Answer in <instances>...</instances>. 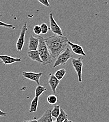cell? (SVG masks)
<instances>
[{
  "label": "cell",
  "instance_id": "52a82bcc",
  "mask_svg": "<svg viewBox=\"0 0 109 122\" xmlns=\"http://www.w3.org/2000/svg\"><path fill=\"white\" fill-rule=\"evenodd\" d=\"M42 74V72L35 73L33 72H22V75L25 78L28 79L36 82L38 85H40V79Z\"/></svg>",
  "mask_w": 109,
  "mask_h": 122
},
{
  "label": "cell",
  "instance_id": "9a60e30c",
  "mask_svg": "<svg viewBox=\"0 0 109 122\" xmlns=\"http://www.w3.org/2000/svg\"><path fill=\"white\" fill-rule=\"evenodd\" d=\"M67 118H68L67 114L65 112V111L63 108H61L60 109V112L58 117L54 121L57 122H64V120Z\"/></svg>",
  "mask_w": 109,
  "mask_h": 122
},
{
  "label": "cell",
  "instance_id": "277c9868",
  "mask_svg": "<svg viewBox=\"0 0 109 122\" xmlns=\"http://www.w3.org/2000/svg\"><path fill=\"white\" fill-rule=\"evenodd\" d=\"M83 59L82 57L78 58H72V64L73 67L75 71L77 73L79 82H82V71L83 68Z\"/></svg>",
  "mask_w": 109,
  "mask_h": 122
},
{
  "label": "cell",
  "instance_id": "ffe728a7",
  "mask_svg": "<svg viewBox=\"0 0 109 122\" xmlns=\"http://www.w3.org/2000/svg\"><path fill=\"white\" fill-rule=\"evenodd\" d=\"M41 28L42 29V34H46L49 31V28L47 25V24L43 23H42L41 25Z\"/></svg>",
  "mask_w": 109,
  "mask_h": 122
},
{
  "label": "cell",
  "instance_id": "2e32d148",
  "mask_svg": "<svg viewBox=\"0 0 109 122\" xmlns=\"http://www.w3.org/2000/svg\"><path fill=\"white\" fill-rule=\"evenodd\" d=\"M60 112V105H55L51 109V115L53 117L55 118L56 119L58 117Z\"/></svg>",
  "mask_w": 109,
  "mask_h": 122
},
{
  "label": "cell",
  "instance_id": "3957f363",
  "mask_svg": "<svg viewBox=\"0 0 109 122\" xmlns=\"http://www.w3.org/2000/svg\"><path fill=\"white\" fill-rule=\"evenodd\" d=\"M73 57V55L71 50L67 47L57 57V59L54 62L53 67L56 68L59 65H65L70 59Z\"/></svg>",
  "mask_w": 109,
  "mask_h": 122
},
{
  "label": "cell",
  "instance_id": "ac0fdd59",
  "mask_svg": "<svg viewBox=\"0 0 109 122\" xmlns=\"http://www.w3.org/2000/svg\"><path fill=\"white\" fill-rule=\"evenodd\" d=\"M66 73V71L64 69H61L57 71L54 75L60 81H61L64 77Z\"/></svg>",
  "mask_w": 109,
  "mask_h": 122
},
{
  "label": "cell",
  "instance_id": "d6986e66",
  "mask_svg": "<svg viewBox=\"0 0 109 122\" xmlns=\"http://www.w3.org/2000/svg\"><path fill=\"white\" fill-rule=\"evenodd\" d=\"M47 101L49 104L55 105L57 103L58 101V98L55 95L51 94L47 97Z\"/></svg>",
  "mask_w": 109,
  "mask_h": 122
},
{
  "label": "cell",
  "instance_id": "8992f818",
  "mask_svg": "<svg viewBox=\"0 0 109 122\" xmlns=\"http://www.w3.org/2000/svg\"><path fill=\"white\" fill-rule=\"evenodd\" d=\"M49 19L50 29L51 30L52 32L56 35H63L62 30L54 18L52 13H50L49 15Z\"/></svg>",
  "mask_w": 109,
  "mask_h": 122
},
{
  "label": "cell",
  "instance_id": "603a6c76",
  "mask_svg": "<svg viewBox=\"0 0 109 122\" xmlns=\"http://www.w3.org/2000/svg\"><path fill=\"white\" fill-rule=\"evenodd\" d=\"M38 2L42 4L43 6H45L46 7H49L50 6V4L48 0H37Z\"/></svg>",
  "mask_w": 109,
  "mask_h": 122
},
{
  "label": "cell",
  "instance_id": "6da1fadb",
  "mask_svg": "<svg viewBox=\"0 0 109 122\" xmlns=\"http://www.w3.org/2000/svg\"><path fill=\"white\" fill-rule=\"evenodd\" d=\"M52 59L56 58L66 47L68 39L63 35H54L44 39Z\"/></svg>",
  "mask_w": 109,
  "mask_h": 122
},
{
  "label": "cell",
  "instance_id": "cb8c5ba5",
  "mask_svg": "<svg viewBox=\"0 0 109 122\" xmlns=\"http://www.w3.org/2000/svg\"><path fill=\"white\" fill-rule=\"evenodd\" d=\"M8 115V113L4 112L0 109V117H6Z\"/></svg>",
  "mask_w": 109,
  "mask_h": 122
},
{
  "label": "cell",
  "instance_id": "5b68a950",
  "mask_svg": "<svg viewBox=\"0 0 109 122\" xmlns=\"http://www.w3.org/2000/svg\"><path fill=\"white\" fill-rule=\"evenodd\" d=\"M28 30V29L27 27V22H26L22 28V30L20 31L19 37L16 42V49L18 51H21L22 50V49L25 44L26 34Z\"/></svg>",
  "mask_w": 109,
  "mask_h": 122
},
{
  "label": "cell",
  "instance_id": "7c38bea8",
  "mask_svg": "<svg viewBox=\"0 0 109 122\" xmlns=\"http://www.w3.org/2000/svg\"><path fill=\"white\" fill-rule=\"evenodd\" d=\"M39 38H35L32 35L30 36L28 44V50L31 51L34 50H37L39 45Z\"/></svg>",
  "mask_w": 109,
  "mask_h": 122
},
{
  "label": "cell",
  "instance_id": "7a4b0ae2",
  "mask_svg": "<svg viewBox=\"0 0 109 122\" xmlns=\"http://www.w3.org/2000/svg\"><path fill=\"white\" fill-rule=\"evenodd\" d=\"M39 45L38 46L37 50L39 53L41 58L43 61V65H46L51 63L52 62V58L48 51L44 38L43 36L39 35Z\"/></svg>",
  "mask_w": 109,
  "mask_h": 122
},
{
  "label": "cell",
  "instance_id": "7402d4cb",
  "mask_svg": "<svg viewBox=\"0 0 109 122\" xmlns=\"http://www.w3.org/2000/svg\"><path fill=\"white\" fill-rule=\"evenodd\" d=\"M0 26H3L7 28H9V29H14L15 28V26L12 25L10 24H8L5 23H4L1 21H0Z\"/></svg>",
  "mask_w": 109,
  "mask_h": 122
},
{
  "label": "cell",
  "instance_id": "4fadbf2b",
  "mask_svg": "<svg viewBox=\"0 0 109 122\" xmlns=\"http://www.w3.org/2000/svg\"><path fill=\"white\" fill-rule=\"evenodd\" d=\"M27 54H28V57L32 60L36 61L39 63L43 64V61L42 60L41 58V57L38 50L28 51Z\"/></svg>",
  "mask_w": 109,
  "mask_h": 122
},
{
  "label": "cell",
  "instance_id": "e0dca14e",
  "mask_svg": "<svg viewBox=\"0 0 109 122\" xmlns=\"http://www.w3.org/2000/svg\"><path fill=\"white\" fill-rule=\"evenodd\" d=\"M47 89L46 87L41 86L40 85H38L36 87L35 91V96L39 97L43 93L46 91Z\"/></svg>",
  "mask_w": 109,
  "mask_h": 122
},
{
  "label": "cell",
  "instance_id": "8fae6325",
  "mask_svg": "<svg viewBox=\"0 0 109 122\" xmlns=\"http://www.w3.org/2000/svg\"><path fill=\"white\" fill-rule=\"evenodd\" d=\"M51 109L52 108L47 109L42 116L38 119H37V121L41 122H54L52 119V116L51 115Z\"/></svg>",
  "mask_w": 109,
  "mask_h": 122
},
{
  "label": "cell",
  "instance_id": "ba28073f",
  "mask_svg": "<svg viewBox=\"0 0 109 122\" xmlns=\"http://www.w3.org/2000/svg\"><path fill=\"white\" fill-rule=\"evenodd\" d=\"M49 78L48 80V83L50 87V88L55 94L56 93V89L60 84V81L59 80L54 74L50 73L49 75Z\"/></svg>",
  "mask_w": 109,
  "mask_h": 122
},
{
  "label": "cell",
  "instance_id": "5bb4252c",
  "mask_svg": "<svg viewBox=\"0 0 109 122\" xmlns=\"http://www.w3.org/2000/svg\"><path fill=\"white\" fill-rule=\"evenodd\" d=\"M39 98L38 97L35 96L33 100L31 101L30 107L29 110V112L30 113L36 112L37 110V108L38 106L39 103Z\"/></svg>",
  "mask_w": 109,
  "mask_h": 122
},
{
  "label": "cell",
  "instance_id": "30bf717a",
  "mask_svg": "<svg viewBox=\"0 0 109 122\" xmlns=\"http://www.w3.org/2000/svg\"><path fill=\"white\" fill-rule=\"evenodd\" d=\"M68 44L70 46L73 52L75 54L84 56H87V54L85 53L83 47L79 45L76 43H73L69 41H68Z\"/></svg>",
  "mask_w": 109,
  "mask_h": 122
},
{
  "label": "cell",
  "instance_id": "44dd1931",
  "mask_svg": "<svg viewBox=\"0 0 109 122\" xmlns=\"http://www.w3.org/2000/svg\"><path fill=\"white\" fill-rule=\"evenodd\" d=\"M33 31L36 35H40L42 33V29L40 25H35L33 27Z\"/></svg>",
  "mask_w": 109,
  "mask_h": 122
},
{
  "label": "cell",
  "instance_id": "9c48e42d",
  "mask_svg": "<svg viewBox=\"0 0 109 122\" xmlns=\"http://www.w3.org/2000/svg\"><path fill=\"white\" fill-rule=\"evenodd\" d=\"M0 59L1 60L0 63H3L5 66L11 64L16 62H21L22 61L21 58L13 57L7 55H0Z\"/></svg>",
  "mask_w": 109,
  "mask_h": 122
}]
</instances>
